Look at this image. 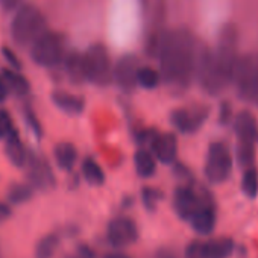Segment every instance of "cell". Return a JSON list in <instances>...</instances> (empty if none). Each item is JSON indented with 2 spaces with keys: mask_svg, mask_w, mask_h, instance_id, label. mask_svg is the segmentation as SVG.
Segmentation results:
<instances>
[{
  "mask_svg": "<svg viewBox=\"0 0 258 258\" xmlns=\"http://www.w3.org/2000/svg\"><path fill=\"white\" fill-rule=\"evenodd\" d=\"M255 157H256L255 145L237 142V145H235V160H237V164L243 170L249 169V167H253Z\"/></svg>",
  "mask_w": 258,
  "mask_h": 258,
  "instance_id": "obj_29",
  "label": "cell"
},
{
  "mask_svg": "<svg viewBox=\"0 0 258 258\" xmlns=\"http://www.w3.org/2000/svg\"><path fill=\"white\" fill-rule=\"evenodd\" d=\"M34 195V188L32 185L28 184H16L8 190V201L13 205H20L28 202Z\"/></svg>",
  "mask_w": 258,
  "mask_h": 258,
  "instance_id": "obj_30",
  "label": "cell"
},
{
  "mask_svg": "<svg viewBox=\"0 0 258 258\" xmlns=\"http://www.w3.org/2000/svg\"><path fill=\"white\" fill-rule=\"evenodd\" d=\"M238 53V29L234 23H225L217 35V44L214 47V59L217 69V78L222 91L234 84L235 70L240 61Z\"/></svg>",
  "mask_w": 258,
  "mask_h": 258,
  "instance_id": "obj_2",
  "label": "cell"
},
{
  "mask_svg": "<svg viewBox=\"0 0 258 258\" xmlns=\"http://www.w3.org/2000/svg\"><path fill=\"white\" fill-rule=\"evenodd\" d=\"M13 216V208H11V204L8 202H2L0 201V223L7 222L10 217Z\"/></svg>",
  "mask_w": 258,
  "mask_h": 258,
  "instance_id": "obj_37",
  "label": "cell"
},
{
  "mask_svg": "<svg viewBox=\"0 0 258 258\" xmlns=\"http://www.w3.org/2000/svg\"><path fill=\"white\" fill-rule=\"evenodd\" d=\"M208 199V195H201L196 188L190 184H182L175 188L173 191V210L176 216L184 220L190 222L201 205Z\"/></svg>",
  "mask_w": 258,
  "mask_h": 258,
  "instance_id": "obj_13",
  "label": "cell"
},
{
  "mask_svg": "<svg viewBox=\"0 0 258 258\" xmlns=\"http://www.w3.org/2000/svg\"><path fill=\"white\" fill-rule=\"evenodd\" d=\"M195 81L205 94L217 96V94L223 93L220 88V84H219V78H217L214 49L202 41H199V46H198Z\"/></svg>",
  "mask_w": 258,
  "mask_h": 258,
  "instance_id": "obj_9",
  "label": "cell"
},
{
  "mask_svg": "<svg viewBox=\"0 0 258 258\" xmlns=\"http://www.w3.org/2000/svg\"><path fill=\"white\" fill-rule=\"evenodd\" d=\"M26 166L29 167V178H31L32 187L47 188L55 184V176L46 160L40 158L35 154H29V160Z\"/></svg>",
  "mask_w": 258,
  "mask_h": 258,
  "instance_id": "obj_18",
  "label": "cell"
},
{
  "mask_svg": "<svg viewBox=\"0 0 258 258\" xmlns=\"http://www.w3.org/2000/svg\"><path fill=\"white\" fill-rule=\"evenodd\" d=\"M231 172H232L231 149L223 142H213L208 146L207 158L204 164L205 179L213 185H219L223 184L231 176Z\"/></svg>",
  "mask_w": 258,
  "mask_h": 258,
  "instance_id": "obj_8",
  "label": "cell"
},
{
  "mask_svg": "<svg viewBox=\"0 0 258 258\" xmlns=\"http://www.w3.org/2000/svg\"><path fill=\"white\" fill-rule=\"evenodd\" d=\"M235 243L229 237H217L205 241H191L187 249V258H229L234 252Z\"/></svg>",
  "mask_w": 258,
  "mask_h": 258,
  "instance_id": "obj_11",
  "label": "cell"
},
{
  "mask_svg": "<svg viewBox=\"0 0 258 258\" xmlns=\"http://www.w3.org/2000/svg\"><path fill=\"white\" fill-rule=\"evenodd\" d=\"M59 235L52 232L44 237H41L34 249V256L35 258H53L58 247H59Z\"/></svg>",
  "mask_w": 258,
  "mask_h": 258,
  "instance_id": "obj_26",
  "label": "cell"
},
{
  "mask_svg": "<svg viewBox=\"0 0 258 258\" xmlns=\"http://www.w3.org/2000/svg\"><path fill=\"white\" fill-rule=\"evenodd\" d=\"M85 81L96 87H108L112 84L114 64L105 44L94 43L82 53Z\"/></svg>",
  "mask_w": 258,
  "mask_h": 258,
  "instance_id": "obj_5",
  "label": "cell"
},
{
  "mask_svg": "<svg viewBox=\"0 0 258 258\" xmlns=\"http://www.w3.org/2000/svg\"><path fill=\"white\" fill-rule=\"evenodd\" d=\"M102 258H129V256H127V255H124L123 252L114 250V252H108V253H105Z\"/></svg>",
  "mask_w": 258,
  "mask_h": 258,
  "instance_id": "obj_42",
  "label": "cell"
},
{
  "mask_svg": "<svg viewBox=\"0 0 258 258\" xmlns=\"http://www.w3.org/2000/svg\"><path fill=\"white\" fill-rule=\"evenodd\" d=\"M210 115V108L205 105H193L176 108L170 112V121L178 133L191 136L204 126Z\"/></svg>",
  "mask_w": 258,
  "mask_h": 258,
  "instance_id": "obj_10",
  "label": "cell"
},
{
  "mask_svg": "<svg viewBox=\"0 0 258 258\" xmlns=\"http://www.w3.org/2000/svg\"><path fill=\"white\" fill-rule=\"evenodd\" d=\"M175 173H176V176H179V178L184 181V184H188V181L193 179L190 170H188L185 166H182V164H176V163H175ZM188 185H190V184H188Z\"/></svg>",
  "mask_w": 258,
  "mask_h": 258,
  "instance_id": "obj_36",
  "label": "cell"
},
{
  "mask_svg": "<svg viewBox=\"0 0 258 258\" xmlns=\"http://www.w3.org/2000/svg\"><path fill=\"white\" fill-rule=\"evenodd\" d=\"M232 120H234V115H232V106L229 102H222L220 106H219V123L222 126H226V124H232Z\"/></svg>",
  "mask_w": 258,
  "mask_h": 258,
  "instance_id": "obj_35",
  "label": "cell"
},
{
  "mask_svg": "<svg viewBox=\"0 0 258 258\" xmlns=\"http://www.w3.org/2000/svg\"><path fill=\"white\" fill-rule=\"evenodd\" d=\"M2 55H4V59L8 62V67H10V69L17 70V72H20V70H22L23 64H22L20 58L17 56V53H16L11 47L4 46V47H2Z\"/></svg>",
  "mask_w": 258,
  "mask_h": 258,
  "instance_id": "obj_34",
  "label": "cell"
},
{
  "mask_svg": "<svg viewBox=\"0 0 258 258\" xmlns=\"http://www.w3.org/2000/svg\"><path fill=\"white\" fill-rule=\"evenodd\" d=\"M67 52L66 35L49 29L31 47V59L43 69H55L62 66Z\"/></svg>",
  "mask_w": 258,
  "mask_h": 258,
  "instance_id": "obj_4",
  "label": "cell"
},
{
  "mask_svg": "<svg viewBox=\"0 0 258 258\" xmlns=\"http://www.w3.org/2000/svg\"><path fill=\"white\" fill-rule=\"evenodd\" d=\"M62 67H64V72L69 78V81L75 85H81L85 81V73H84V58H82V53L72 49L67 52L66 55V59L62 62Z\"/></svg>",
  "mask_w": 258,
  "mask_h": 258,
  "instance_id": "obj_20",
  "label": "cell"
},
{
  "mask_svg": "<svg viewBox=\"0 0 258 258\" xmlns=\"http://www.w3.org/2000/svg\"><path fill=\"white\" fill-rule=\"evenodd\" d=\"M140 61L134 53H124L114 62L112 84H115L123 93H133L137 88V72Z\"/></svg>",
  "mask_w": 258,
  "mask_h": 258,
  "instance_id": "obj_14",
  "label": "cell"
},
{
  "mask_svg": "<svg viewBox=\"0 0 258 258\" xmlns=\"http://www.w3.org/2000/svg\"><path fill=\"white\" fill-rule=\"evenodd\" d=\"M76 255H79L81 258H96V252L90 246H87V244H81L78 247V253Z\"/></svg>",
  "mask_w": 258,
  "mask_h": 258,
  "instance_id": "obj_39",
  "label": "cell"
},
{
  "mask_svg": "<svg viewBox=\"0 0 258 258\" xmlns=\"http://www.w3.org/2000/svg\"><path fill=\"white\" fill-rule=\"evenodd\" d=\"M134 167L140 178L148 179V178L154 176L157 172V158L154 157V154L149 149L140 148L134 154Z\"/></svg>",
  "mask_w": 258,
  "mask_h": 258,
  "instance_id": "obj_24",
  "label": "cell"
},
{
  "mask_svg": "<svg viewBox=\"0 0 258 258\" xmlns=\"http://www.w3.org/2000/svg\"><path fill=\"white\" fill-rule=\"evenodd\" d=\"M232 129L237 136V142L256 145L258 143V120L256 117L247 111L241 109L234 115Z\"/></svg>",
  "mask_w": 258,
  "mask_h": 258,
  "instance_id": "obj_16",
  "label": "cell"
},
{
  "mask_svg": "<svg viewBox=\"0 0 258 258\" xmlns=\"http://www.w3.org/2000/svg\"><path fill=\"white\" fill-rule=\"evenodd\" d=\"M155 258H175V253L169 249H160L155 253Z\"/></svg>",
  "mask_w": 258,
  "mask_h": 258,
  "instance_id": "obj_41",
  "label": "cell"
},
{
  "mask_svg": "<svg viewBox=\"0 0 258 258\" xmlns=\"http://www.w3.org/2000/svg\"><path fill=\"white\" fill-rule=\"evenodd\" d=\"M14 131H17V129L14 127L11 114L7 109H0V140L5 142Z\"/></svg>",
  "mask_w": 258,
  "mask_h": 258,
  "instance_id": "obj_32",
  "label": "cell"
},
{
  "mask_svg": "<svg viewBox=\"0 0 258 258\" xmlns=\"http://www.w3.org/2000/svg\"><path fill=\"white\" fill-rule=\"evenodd\" d=\"M198 46L199 41L188 28L167 31L157 59L163 84L173 93H185L195 82Z\"/></svg>",
  "mask_w": 258,
  "mask_h": 258,
  "instance_id": "obj_1",
  "label": "cell"
},
{
  "mask_svg": "<svg viewBox=\"0 0 258 258\" xmlns=\"http://www.w3.org/2000/svg\"><path fill=\"white\" fill-rule=\"evenodd\" d=\"M81 173L84 179L93 185V187H100L105 184V172L102 166L91 157H87L81 163Z\"/></svg>",
  "mask_w": 258,
  "mask_h": 258,
  "instance_id": "obj_25",
  "label": "cell"
},
{
  "mask_svg": "<svg viewBox=\"0 0 258 258\" xmlns=\"http://www.w3.org/2000/svg\"><path fill=\"white\" fill-rule=\"evenodd\" d=\"M161 191L154 187H143L142 188V202L146 208V211H155L158 202L161 201Z\"/></svg>",
  "mask_w": 258,
  "mask_h": 258,
  "instance_id": "obj_31",
  "label": "cell"
},
{
  "mask_svg": "<svg viewBox=\"0 0 258 258\" xmlns=\"http://www.w3.org/2000/svg\"><path fill=\"white\" fill-rule=\"evenodd\" d=\"M149 151L161 164H175L178 157V139L173 133H158Z\"/></svg>",
  "mask_w": 258,
  "mask_h": 258,
  "instance_id": "obj_15",
  "label": "cell"
},
{
  "mask_svg": "<svg viewBox=\"0 0 258 258\" xmlns=\"http://www.w3.org/2000/svg\"><path fill=\"white\" fill-rule=\"evenodd\" d=\"M25 118H26L28 127L34 133V136H35L37 139H41V137H43V127H41L40 120H38V117L35 115V112H34L32 108H26V109H25Z\"/></svg>",
  "mask_w": 258,
  "mask_h": 258,
  "instance_id": "obj_33",
  "label": "cell"
},
{
  "mask_svg": "<svg viewBox=\"0 0 258 258\" xmlns=\"http://www.w3.org/2000/svg\"><path fill=\"white\" fill-rule=\"evenodd\" d=\"M5 152H7V157L8 160L17 166V167H23L28 164V160H29V152L26 151L20 136L17 131H14L7 140H5Z\"/></svg>",
  "mask_w": 258,
  "mask_h": 258,
  "instance_id": "obj_21",
  "label": "cell"
},
{
  "mask_svg": "<svg viewBox=\"0 0 258 258\" xmlns=\"http://www.w3.org/2000/svg\"><path fill=\"white\" fill-rule=\"evenodd\" d=\"M193 228V231L199 235H210L214 232L217 225V210L211 198H208L201 208L196 211V214L188 222Z\"/></svg>",
  "mask_w": 258,
  "mask_h": 258,
  "instance_id": "obj_17",
  "label": "cell"
},
{
  "mask_svg": "<svg viewBox=\"0 0 258 258\" xmlns=\"http://www.w3.org/2000/svg\"><path fill=\"white\" fill-rule=\"evenodd\" d=\"M69 258H81L79 255H72V256H69Z\"/></svg>",
  "mask_w": 258,
  "mask_h": 258,
  "instance_id": "obj_43",
  "label": "cell"
},
{
  "mask_svg": "<svg viewBox=\"0 0 258 258\" xmlns=\"http://www.w3.org/2000/svg\"><path fill=\"white\" fill-rule=\"evenodd\" d=\"M8 94H10V90L7 87V82L4 81L2 75H0V103H4L7 100Z\"/></svg>",
  "mask_w": 258,
  "mask_h": 258,
  "instance_id": "obj_40",
  "label": "cell"
},
{
  "mask_svg": "<svg viewBox=\"0 0 258 258\" xmlns=\"http://www.w3.org/2000/svg\"><path fill=\"white\" fill-rule=\"evenodd\" d=\"M106 240L115 249L127 247L139 240V226L131 217L126 216L114 217L108 222Z\"/></svg>",
  "mask_w": 258,
  "mask_h": 258,
  "instance_id": "obj_12",
  "label": "cell"
},
{
  "mask_svg": "<svg viewBox=\"0 0 258 258\" xmlns=\"http://www.w3.org/2000/svg\"><path fill=\"white\" fill-rule=\"evenodd\" d=\"M0 75H2L4 81L7 82V87H8L10 93H14L19 97L28 96L31 93V84H29L28 78L22 75V72H17V70H13V69L7 67V69L2 70V73H0Z\"/></svg>",
  "mask_w": 258,
  "mask_h": 258,
  "instance_id": "obj_23",
  "label": "cell"
},
{
  "mask_svg": "<svg viewBox=\"0 0 258 258\" xmlns=\"http://www.w3.org/2000/svg\"><path fill=\"white\" fill-rule=\"evenodd\" d=\"M163 82L160 70L154 69L152 66H140L137 72V87L143 90H155Z\"/></svg>",
  "mask_w": 258,
  "mask_h": 258,
  "instance_id": "obj_27",
  "label": "cell"
},
{
  "mask_svg": "<svg viewBox=\"0 0 258 258\" xmlns=\"http://www.w3.org/2000/svg\"><path fill=\"white\" fill-rule=\"evenodd\" d=\"M0 5L4 7L5 11H17L23 5V2L22 0H0Z\"/></svg>",
  "mask_w": 258,
  "mask_h": 258,
  "instance_id": "obj_38",
  "label": "cell"
},
{
  "mask_svg": "<svg viewBox=\"0 0 258 258\" xmlns=\"http://www.w3.org/2000/svg\"><path fill=\"white\" fill-rule=\"evenodd\" d=\"M50 97H52L53 105L69 115H79L85 109V100L82 96H78L64 90H55Z\"/></svg>",
  "mask_w": 258,
  "mask_h": 258,
  "instance_id": "obj_19",
  "label": "cell"
},
{
  "mask_svg": "<svg viewBox=\"0 0 258 258\" xmlns=\"http://www.w3.org/2000/svg\"><path fill=\"white\" fill-rule=\"evenodd\" d=\"M232 85L241 102L258 106V53L240 56Z\"/></svg>",
  "mask_w": 258,
  "mask_h": 258,
  "instance_id": "obj_7",
  "label": "cell"
},
{
  "mask_svg": "<svg viewBox=\"0 0 258 258\" xmlns=\"http://www.w3.org/2000/svg\"><path fill=\"white\" fill-rule=\"evenodd\" d=\"M146 19L148 20H146V29H145L143 50L148 58L157 59L163 40L169 31L166 28V19H167L166 0H154L149 7Z\"/></svg>",
  "mask_w": 258,
  "mask_h": 258,
  "instance_id": "obj_6",
  "label": "cell"
},
{
  "mask_svg": "<svg viewBox=\"0 0 258 258\" xmlns=\"http://www.w3.org/2000/svg\"><path fill=\"white\" fill-rule=\"evenodd\" d=\"M10 31L11 38L17 46L31 49L49 31V26L46 16L35 5L23 4L16 11Z\"/></svg>",
  "mask_w": 258,
  "mask_h": 258,
  "instance_id": "obj_3",
  "label": "cell"
},
{
  "mask_svg": "<svg viewBox=\"0 0 258 258\" xmlns=\"http://www.w3.org/2000/svg\"><path fill=\"white\" fill-rule=\"evenodd\" d=\"M240 187L246 198L255 199L258 196V170L255 167H249L243 170Z\"/></svg>",
  "mask_w": 258,
  "mask_h": 258,
  "instance_id": "obj_28",
  "label": "cell"
},
{
  "mask_svg": "<svg viewBox=\"0 0 258 258\" xmlns=\"http://www.w3.org/2000/svg\"><path fill=\"white\" fill-rule=\"evenodd\" d=\"M53 158L61 170L72 172L78 163V149L75 148V145L67 142L58 143L53 149Z\"/></svg>",
  "mask_w": 258,
  "mask_h": 258,
  "instance_id": "obj_22",
  "label": "cell"
}]
</instances>
